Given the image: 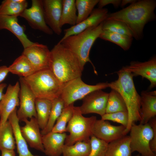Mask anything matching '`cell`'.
Here are the masks:
<instances>
[{
	"label": "cell",
	"mask_w": 156,
	"mask_h": 156,
	"mask_svg": "<svg viewBox=\"0 0 156 156\" xmlns=\"http://www.w3.org/2000/svg\"><path fill=\"white\" fill-rule=\"evenodd\" d=\"M102 30L133 37L128 27L124 23L119 21L105 19L102 23Z\"/></svg>",
	"instance_id": "e575fe53"
},
{
	"label": "cell",
	"mask_w": 156,
	"mask_h": 156,
	"mask_svg": "<svg viewBox=\"0 0 156 156\" xmlns=\"http://www.w3.org/2000/svg\"><path fill=\"white\" fill-rule=\"evenodd\" d=\"M91 149L88 156H106L108 143L93 135L90 138Z\"/></svg>",
	"instance_id": "d590c367"
},
{
	"label": "cell",
	"mask_w": 156,
	"mask_h": 156,
	"mask_svg": "<svg viewBox=\"0 0 156 156\" xmlns=\"http://www.w3.org/2000/svg\"><path fill=\"white\" fill-rule=\"evenodd\" d=\"M1 106H0V112H1Z\"/></svg>",
	"instance_id": "f6af8a7d"
},
{
	"label": "cell",
	"mask_w": 156,
	"mask_h": 156,
	"mask_svg": "<svg viewBox=\"0 0 156 156\" xmlns=\"http://www.w3.org/2000/svg\"><path fill=\"white\" fill-rule=\"evenodd\" d=\"M118 112H127L126 107L120 94L116 91L112 89L108 93L105 113Z\"/></svg>",
	"instance_id": "1f68e13d"
},
{
	"label": "cell",
	"mask_w": 156,
	"mask_h": 156,
	"mask_svg": "<svg viewBox=\"0 0 156 156\" xmlns=\"http://www.w3.org/2000/svg\"><path fill=\"white\" fill-rule=\"evenodd\" d=\"M83 115L79 107L73 106L72 116L66 127V132L69 134L67 135L65 145H71L78 142L90 141L96 117H86Z\"/></svg>",
	"instance_id": "8992f818"
},
{
	"label": "cell",
	"mask_w": 156,
	"mask_h": 156,
	"mask_svg": "<svg viewBox=\"0 0 156 156\" xmlns=\"http://www.w3.org/2000/svg\"><path fill=\"white\" fill-rule=\"evenodd\" d=\"M20 107L17 110V116L19 121L32 117L37 118L35 101L36 98L30 88L23 80L19 79Z\"/></svg>",
	"instance_id": "9c48e42d"
},
{
	"label": "cell",
	"mask_w": 156,
	"mask_h": 156,
	"mask_svg": "<svg viewBox=\"0 0 156 156\" xmlns=\"http://www.w3.org/2000/svg\"><path fill=\"white\" fill-rule=\"evenodd\" d=\"M25 0H5L0 5V14L18 16L27 8Z\"/></svg>",
	"instance_id": "4316f807"
},
{
	"label": "cell",
	"mask_w": 156,
	"mask_h": 156,
	"mask_svg": "<svg viewBox=\"0 0 156 156\" xmlns=\"http://www.w3.org/2000/svg\"><path fill=\"white\" fill-rule=\"evenodd\" d=\"M9 72L8 67L6 66H0V83L4 80Z\"/></svg>",
	"instance_id": "ab89813d"
},
{
	"label": "cell",
	"mask_w": 156,
	"mask_h": 156,
	"mask_svg": "<svg viewBox=\"0 0 156 156\" xmlns=\"http://www.w3.org/2000/svg\"><path fill=\"white\" fill-rule=\"evenodd\" d=\"M99 38L116 44L125 51L130 48L133 37L107 31L103 30Z\"/></svg>",
	"instance_id": "f546056e"
},
{
	"label": "cell",
	"mask_w": 156,
	"mask_h": 156,
	"mask_svg": "<svg viewBox=\"0 0 156 156\" xmlns=\"http://www.w3.org/2000/svg\"><path fill=\"white\" fill-rule=\"evenodd\" d=\"M156 7L155 0L136 1L118 12L108 14L106 20H114L124 23L136 40L141 39L145 25L155 19L154 11Z\"/></svg>",
	"instance_id": "6da1fadb"
},
{
	"label": "cell",
	"mask_w": 156,
	"mask_h": 156,
	"mask_svg": "<svg viewBox=\"0 0 156 156\" xmlns=\"http://www.w3.org/2000/svg\"><path fill=\"white\" fill-rule=\"evenodd\" d=\"M121 0H99L98 3L99 8H102L104 6L109 4H112L115 8L120 5Z\"/></svg>",
	"instance_id": "f35d334b"
},
{
	"label": "cell",
	"mask_w": 156,
	"mask_h": 156,
	"mask_svg": "<svg viewBox=\"0 0 156 156\" xmlns=\"http://www.w3.org/2000/svg\"><path fill=\"white\" fill-rule=\"evenodd\" d=\"M129 135H125L108 144L106 156H131Z\"/></svg>",
	"instance_id": "603a6c76"
},
{
	"label": "cell",
	"mask_w": 156,
	"mask_h": 156,
	"mask_svg": "<svg viewBox=\"0 0 156 156\" xmlns=\"http://www.w3.org/2000/svg\"><path fill=\"white\" fill-rule=\"evenodd\" d=\"M108 83L102 82L95 85H90L85 83L81 77H79L64 84L60 97L66 107L74 104L77 100L82 99L93 91L109 87Z\"/></svg>",
	"instance_id": "52a82bcc"
},
{
	"label": "cell",
	"mask_w": 156,
	"mask_h": 156,
	"mask_svg": "<svg viewBox=\"0 0 156 156\" xmlns=\"http://www.w3.org/2000/svg\"><path fill=\"white\" fill-rule=\"evenodd\" d=\"M130 132V146L132 153L138 152L141 156H155L150 147L153 135V130L148 123L131 125Z\"/></svg>",
	"instance_id": "ba28073f"
},
{
	"label": "cell",
	"mask_w": 156,
	"mask_h": 156,
	"mask_svg": "<svg viewBox=\"0 0 156 156\" xmlns=\"http://www.w3.org/2000/svg\"><path fill=\"white\" fill-rule=\"evenodd\" d=\"M101 119L110 120L119 123L125 127L127 126L128 115L127 112H118L110 113H105L101 116Z\"/></svg>",
	"instance_id": "8d00e7d4"
},
{
	"label": "cell",
	"mask_w": 156,
	"mask_h": 156,
	"mask_svg": "<svg viewBox=\"0 0 156 156\" xmlns=\"http://www.w3.org/2000/svg\"><path fill=\"white\" fill-rule=\"evenodd\" d=\"M108 14L107 9L98 8L94 9L90 16L85 20L65 29L64 30V36L60 41H61L71 36L78 34L89 28L98 25L106 19Z\"/></svg>",
	"instance_id": "5bb4252c"
},
{
	"label": "cell",
	"mask_w": 156,
	"mask_h": 156,
	"mask_svg": "<svg viewBox=\"0 0 156 156\" xmlns=\"http://www.w3.org/2000/svg\"><path fill=\"white\" fill-rule=\"evenodd\" d=\"M1 151V156H16L14 150H3Z\"/></svg>",
	"instance_id": "60d3db41"
},
{
	"label": "cell",
	"mask_w": 156,
	"mask_h": 156,
	"mask_svg": "<svg viewBox=\"0 0 156 156\" xmlns=\"http://www.w3.org/2000/svg\"><path fill=\"white\" fill-rule=\"evenodd\" d=\"M140 96V124L148 123L156 116V91H142Z\"/></svg>",
	"instance_id": "44dd1931"
},
{
	"label": "cell",
	"mask_w": 156,
	"mask_h": 156,
	"mask_svg": "<svg viewBox=\"0 0 156 156\" xmlns=\"http://www.w3.org/2000/svg\"><path fill=\"white\" fill-rule=\"evenodd\" d=\"M90 149V142H78L71 145L64 144L62 154L63 156H88Z\"/></svg>",
	"instance_id": "4dcf8cb0"
},
{
	"label": "cell",
	"mask_w": 156,
	"mask_h": 156,
	"mask_svg": "<svg viewBox=\"0 0 156 156\" xmlns=\"http://www.w3.org/2000/svg\"><path fill=\"white\" fill-rule=\"evenodd\" d=\"M49 69L64 84L81 77L83 70L76 55L59 42L50 51Z\"/></svg>",
	"instance_id": "3957f363"
},
{
	"label": "cell",
	"mask_w": 156,
	"mask_h": 156,
	"mask_svg": "<svg viewBox=\"0 0 156 156\" xmlns=\"http://www.w3.org/2000/svg\"><path fill=\"white\" fill-rule=\"evenodd\" d=\"M118 79L108 83L109 87L118 92L126 105L128 122L124 133L126 135L132 125L141 120L140 98L135 89L133 75L122 68L117 72Z\"/></svg>",
	"instance_id": "7a4b0ae2"
},
{
	"label": "cell",
	"mask_w": 156,
	"mask_h": 156,
	"mask_svg": "<svg viewBox=\"0 0 156 156\" xmlns=\"http://www.w3.org/2000/svg\"><path fill=\"white\" fill-rule=\"evenodd\" d=\"M6 86V84L5 83L0 84V101H1L3 96V90Z\"/></svg>",
	"instance_id": "7bdbcfd3"
},
{
	"label": "cell",
	"mask_w": 156,
	"mask_h": 156,
	"mask_svg": "<svg viewBox=\"0 0 156 156\" xmlns=\"http://www.w3.org/2000/svg\"><path fill=\"white\" fill-rule=\"evenodd\" d=\"M122 69L131 73L133 76H140L148 79L150 82L149 88L156 86V58L153 57L144 62H131L129 65L123 67Z\"/></svg>",
	"instance_id": "e0dca14e"
},
{
	"label": "cell",
	"mask_w": 156,
	"mask_h": 156,
	"mask_svg": "<svg viewBox=\"0 0 156 156\" xmlns=\"http://www.w3.org/2000/svg\"><path fill=\"white\" fill-rule=\"evenodd\" d=\"M74 104L65 107L57 119L51 131L63 133L66 132V127L73 114Z\"/></svg>",
	"instance_id": "836d02e7"
},
{
	"label": "cell",
	"mask_w": 156,
	"mask_h": 156,
	"mask_svg": "<svg viewBox=\"0 0 156 156\" xmlns=\"http://www.w3.org/2000/svg\"><path fill=\"white\" fill-rule=\"evenodd\" d=\"M17 17L0 14V29H6L11 32L18 39L25 49L34 42L28 38L25 34L24 27L19 24Z\"/></svg>",
	"instance_id": "d6986e66"
},
{
	"label": "cell",
	"mask_w": 156,
	"mask_h": 156,
	"mask_svg": "<svg viewBox=\"0 0 156 156\" xmlns=\"http://www.w3.org/2000/svg\"><path fill=\"white\" fill-rule=\"evenodd\" d=\"M36 98L52 101L60 96L64 84L49 69L36 72L26 77H22Z\"/></svg>",
	"instance_id": "5b68a950"
},
{
	"label": "cell",
	"mask_w": 156,
	"mask_h": 156,
	"mask_svg": "<svg viewBox=\"0 0 156 156\" xmlns=\"http://www.w3.org/2000/svg\"><path fill=\"white\" fill-rule=\"evenodd\" d=\"M30 119H25L23 121L25 124L20 127L21 134L30 147L44 153L42 135L37 118L32 117Z\"/></svg>",
	"instance_id": "ac0fdd59"
},
{
	"label": "cell",
	"mask_w": 156,
	"mask_h": 156,
	"mask_svg": "<svg viewBox=\"0 0 156 156\" xmlns=\"http://www.w3.org/2000/svg\"><path fill=\"white\" fill-rule=\"evenodd\" d=\"M134 156H141V155H139V154H138L137 155H136ZM155 156H156V155H155Z\"/></svg>",
	"instance_id": "ee69618b"
},
{
	"label": "cell",
	"mask_w": 156,
	"mask_h": 156,
	"mask_svg": "<svg viewBox=\"0 0 156 156\" xmlns=\"http://www.w3.org/2000/svg\"><path fill=\"white\" fill-rule=\"evenodd\" d=\"M35 105L37 122L42 130L47 124L52 106V101L45 99L36 98Z\"/></svg>",
	"instance_id": "cb8c5ba5"
},
{
	"label": "cell",
	"mask_w": 156,
	"mask_h": 156,
	"mask_svg": "<svg viewBox=\"0 0 156 156\" xmlns=\"http://www.w3.org/2000/svg\"><path fill=\"white\" fill-rule=\"evenodd\" d=\"M16 144L12 125L8 120L0 125V150H14Z\"/></svg>",
	"instance_id": "83f0119b"
},
{
	"label": "cell",
	"mask_w": 156,
	"mask_h": 156,
	"mask_svg": "<svg viewBox=\"0 0 156 156\" xmlns=\"http://www.w3.org/2000/svg\"><path fill=\"white\" fill-rule=\"evenodd\" d=\"M103 22L98 26L89 28L78 34L69 36L58 42L76 55L83 69L87 62H90L92 65L95 73L96 72L90 60L89 55L94 43L103 31Z\"/></svg>",
	"instance_id": "277c9868"
},
{
	"label": "cell",
	"mask_w": 156,
	"mask_h": 156,
	"mask_svg": "<svg viewBox=\"0 0 156 156\" xmlns=\"http://www.w3.org/2000/svg\"><path fill=\"white\" fill-rule=\"evenodd\" d=\"M99 1L75 0V5L78 12L76 24L80 23L89 16L95 6L98 4Z\"/></svg>",
	"instance_id": "d6a6232c"
},
{
	"label": "cell",
	"mask_w": 156,
	"mask_h": 156,
	"mask_svg": "<svg viewBox=\"0 0 156 156\" xmlns=\"http://www.w3.org/2000/svg\"><path fill=\"white\" fill-rule=\"evenodd\" d=\"M19 82L17 81L14 85L9 84L6 92L0 101V125L3 124L8 119L10 114L19 105Z\"/></svg>",
	"instance_id": "9a60e30c"
},
{
	"label": "cell",
	"mask_w": 156,
	"mask_h": 156,
	"mask_svg": "<svg viewBox=\"0 0 156 156\" xmlns=\"http://www.w3.org/2000/svg\"><path fill=\"white\" fill-rule=\"evenodd\" d=\"M67 135L50 132L42 135V142L44 152L47 156H60L65 144Z\"/></svg>",
	"instance_id": "ffe728a7"
},
{
	"label": "cell",
	"mask_w": 156,
	"mask_h": 156,
	"mask_svg": "<svg viewBox=\"0 0 156 156\" xmlns=\"http://www.w3.org/2000/svg\"><path fill=\"white\" fill-rule=\"evenodd\" d=\"M137 1L135 0H123L121 1L120 6L122 7L128 3L132 4L136 2Z\"/></svg>",
	"instance_id": "b9f144b4"
},
{
	"label": "cell",
	"mask_w": 156,
	"mask_h": 156,
	"mask_svg": "<svg viewBox=\"0 0 156 156\" xmlns=\"http://www.w3.org/2000/svg\"><path fill=\"white\" fill-rule=\"evenodd\" d=\"M75 0H62V7L60 25L62 28L65 24L76 25L77 14Z\"/></svg>",
	"instance_id": "484cf974"
},
{
	"label": "cell",
	"mask_w": 156,
	"mask_h": 156,
	"mask_svg": "<svg viewBox=\"0 0 156 156\" xmlns=\"http://www.w3.org/2000/svg\"><path fill=\"white\" fill-rule=\"evenodd\" d=\"M9 72L25 77L29 76L36 71L28 59L21 55L8 67Z\"/></svg>",
	"instance_id": "d4e9b609"
},
{
	"label": "cell",
	"mask_w": 156,
	"mask_h": 156,
	"mask_svg": "<svg viewBox=\"0 0 156 156\" xmlns=\"http://www.w3.org/2000/svg\"><path fill=\"white\" fill-rule=\"evenodd\" d=\"M22 54L28 59L36 72L49 69L50 51L47 45L34 42L24 49Z\"/></svg>",
	"instance_id": "8fae6325"
},
{
	"label": "cell",
	"mask_w": 156,
	"mask_h": 156,
	"mask_svg": "<svg viewBox=\"0 0 156 156\" xmlns=\"http://www.w3.org/2000/svg\"><path fill=\"white\" fill-rule=\"evenodd\" d=\"M152 127L153 132V138L150 143V147L152 151L156 153V118L151 119L148 122Z\"/></svg>",
	"instance_id": "74e56055"
},
{
	"label": "cell",
	"mask_w": 156,
	"mask_h": 156,
	"mask_svg": "<svg viewBox=\"0 0 156 156\" xmlns=\"http://www.w3.org/2000/svg\"><path fill=\"white\" fill-rule=\"evenodd\" d=\"M46 23L53 32L58 35L62 32L60 23L62 0H42Z\"/></svg>",
	"instance_id": "2e32d148"
},
{
	"label": "cell",
	"mask_w": 156,
	"mask_h": 156,
	"mask_svg": "<svg viewBox=\"0 0 156 156\" xmlns=\"http://www.w3.org/2000/svg\"><path fill=\"white\" fill-rule=\"evenodd\" d=\"M31 7L27 8L19 16L25 18L33 29L49 35L53 32L46 24L42 0H32Z\"/></svg>",
	"instance_id": "30bf717a"
},
{
	"label": "cell",
	"mask_w": 156,
	"mask_h": 156,
	"mask_svg": "<svg viewBox=\"0 0 156 156\" xmlns=\"http://www.w3.org/2000/svg\"><path fill=\"white\" fill-rule=\"evenodd\" d=\"M64 107V102L60 96L52 101V106L47 124L45 127L41 131L42 135L51 131Z\"/></svg>",
	"instance_id": "f1b7e54d"
},
{
	"label": "cell",
	"mask_w": 156,
	"mask_h": 156,
	"mask_svg": "<svg viewBox=\"0 0 156 156\" xmlns=\"http://www.w3.org/2000/svg\"><path fill=\"white\" fill-rule=\"evenodd\" d=\"M108 93L99 90L93 91L83 99L81 105L79 107L82 114H97L102 116L105 113Z\"/></svg>",
	"instance_id": "7c38bea8"
},
{
	"label": "cell",
	"mask_w": 156,
	"mask_h": 156,
	"mask_svg": "<svg viewBox=\"0 0 156 156\" xmlns=\"http://www.w3.org/2000/svg\"><path fill=\"white\" fill-rule=\"evenodd\" d=\"M17 110L16 108L10 114L8 120L11 123L13 128L18 156H39L32 154L28 149L27 142L21 132L19 121L17 116Z\"/></svg>",
	"instance_id": "7402d4cb"
},
{
	"label": "cell",
	"mask_w": 156,
	"mask_h": 156,
	"mask_svg": "<svg viewBox=\"0 0 156 156\" xmlns=\"http://www.w3.org/2000/svg\"><path fill=\"white\" fill-rule=\"evenodd\" d=\"M126 128L122 125H112L107 120L97 119L92 129V134L107 143L125 135Z\"/></svg>",
	"instance_id": "4fadbf2b"
}]
</instances>
